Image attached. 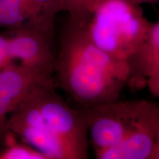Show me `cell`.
<instances>
[{"mask_svg": "<svg viewBox=\"0 0 159 159\" xmlns=\"http://www.w3.org/2000/svg\"><path fill=\"white\" fill-rule=\"evenodd\" d=\"M55 73L60 86L85 108L118 100L130 78L128 62L97 47L85 24L69 19L60 38Z\"/></svg>", "mask_w": 159, "mask_h": 159, "instance_id": "6da1fadb", "label": "cell"}, {"mask_svg": "<svg viewBox=\"0 0 159 159\" xmlns=\"http://www.w3.org/2000/svg\"><path fill=\"white\" fill-rule=\"evenodd\" d=\"M151 25L141 5L128 0H101L85 24L89 36L97 47L128 63Z\"/></svg>", "mask_w": 159, "mask_h": 159, "instance_id": "7a4b0ae2", "label": "cell"}, {"mask_svg": "<svg viewBox=\"0 0 159 159\" xmlns=\"http://www.w3.org/2000/svg\"><path fill=\"white\" fill-rule=\"evenodd\" d=\"M31 97L49 128L70 150L73 158H88V128L83 112L71 108L55 92V87L37 89Z\"/></svg>", "mask_w": 159, "mask_h": 159, "instance_id": "3957f363", "label": "cell"}, {"mask_svg": "<svg viewBox=\"0 0 159 159\" xmlns=\"http://www.w3.org/2000/svg\"><path fill=\"white\" fill-rule=\"evenodd\" d=\"M140 109L141 100L119 99L85 107L83 112L95 152L118 143L138 120Z\"/></svg>", "mask_w": 159, "mask_h": 159, "instance_id": "277c9868", "label": "cell"}, {"mask_svg": "<svg viewBox=\"0 0 159 159\" xmlns=\"http://www.w3.org/2000/svg\"><path fill=\"white\" fill-rule=\"evenodd\" d=\"M7 129L48 159H74L70 150L49 128L31 94L10 115Z\"/></svg>", "mask_w": 159, "mask_h": 159, "instance_id": "5b68a950", "label": "cell"}, {"mask_svg": "<svg viewBox=\"0 0 159 159\" xmlns=\"http://www.w3.org/2000/svg\"><path fill=\"white\" fill-rule=\"evenodd\" d=\"M52 75L13 63L0 70V145L7 133L10 115L35 91L55 87Z\"/></svg>", "mask_w": 159, "mask_h": 159, "instance_id": "8992f818", "label": "cell"}, {"mask_svg": "<svg viewBox=\"0 0 159 159\" xmlns=\"http://www.w3.org/2000/svg\"><path fill=\"white\" fill-rule=\"evenodd\" d=\"M7 35L13 61L44 74H54L57 55L52 48L54 35L31 27L11 30Z\"/></svg>", "mask_w": 159, "mask_h": 159, "instance_id": "52a82bcc", "label": "cell"}, {"mask_svg": "<svg viewBox=\"0 0 159 159\" xmlns=\"http://www.w3.org/2000/svg\"><path fill=\"white\" fill-rule=\"evenodd\" d=\"M155 136L146 110V100H141L140 115L133 128L118 143L95 152L99 159H150Z\"/></svg>", "mask_w": 159, "mask_h": 159, "instance_id": "ba28073f", "label": "cell"}, {"mask_svg": "<svg viewBox=\"0 0 159 159\" xmlns=\"http://www.w3.org/2000/svg\"><path fill=\"white\" fill-rule=\"evenodd\" d=\"M129 83L148 85L152 93L159 87V20L152 22L145 41L129 61Z\"/></svg>", "mask_w": 159, "mask_h": 159, "instance_id": "9c48e42d", "label": "cell"}, {"mask_svg": "<svg viewBox=\"0 0 159 159\" xmlns=\"http://www.w3.org/2000/svg\"><path fill=\"white\" fill-rule=\"evenodd\" d=\"M65 10V0H27L24 27L38 29L54 35L55 18Z\"/></svg>", "mask_w": 159, "mask_h": 159, "instance_id": "30bf717a", "label": "cell"}, {"mask_svg": "<svg viewBox=\"0 0 159 159\" xmlns=\"http://www.w3.org/2000/svg\"><path fill=\"white\" fill-rule=\"evenodd\" d=\"M0 159H48L44 154L27 143L20 142L16 135L7 131L0 150Z\"/></svg>", "mask_w": 159, "mask_h": 159, "instance_id": "8fae6325", "label": "cell"}, {"mask_svg": "<svg viewBox=\"0 0 159 159\" xmlns=\"http://www.w3.org/2000/svg\"><path fill=\"white\" fill-rule=\"evenodd\" d=\"M27 0H0V27L10 30L24 27Z\"/></svg>", "mask_w": 159, "mask_h": 159, "instance_id": "7c38bea8", "label": "cell"}, {"mask_svg": "<svg viewBox=\"0 0 159 159\" xmlns=\"http://www.w3.org/2000/svg\"><path fill=\"white\" fill-rule=\"evenodd\" d=\"M101 0H65V12L69 19L85 25L88 22L93 11Z\"/></svg>", "mask_w": 159, "mask_h": 159, "instance_id": "4fadbf2b", "label": "cell"}, {"mask_svg": "<svg viewBox=\"0 0 159 159\" xmlns=\"http://www.w3.org/2000/svg\"><path fill=\"white\" fill-rule=\"evenodd\" d=\"M146 110L155 136V144L150 159H159V107L146 101Z\"/></svg>", "mask_w": 159, "mask_h": 159, "instance_id": "5bb4252c", "label": "cell"}, {"mask_svg": "<svg viewBox=\"0 0 159 159\" xmlns=\"http://www.w3.org/2000/svg\"><path fill=\"white\" fill-rule=\"evenodd\" d=\"M14 63L10 55L8 48V35L0 34V70Z\"/></svg>", "mask_w": 159, "mask_h": 159, "instance_id": "9a60e30c", "label": "cell"}, {"mask_svg": "<svg viewBox=\"0 0 159 159\" xmlns=\"http://www.w3.org/2000/svg\"><path fill=\"white\" fill-rule=\"evenodd\" d=\"M128 1L135 4V5H142V4L148 3V2H152L157 1V0H128Z\"/></svg>", "mask_w": 159, "mask_h": 159, "instance_id": "2e32d148", "label": "cell"}, {"mask_svg": "<svg viewBox=\"0 0 159 159\" xmlns=\"http://www.w3.org/2000/svg\"><path fill=\"white\" fill-rule=\"evenodd\" d=\"M152 94L154 95L155 97H158V98H159V87L156 89V91H154V92L152 93Z\"/></svg>", "mask_w": 159, "mask_h": 159, "instance_id": "e0dca14e", "label": "cell"}]
</instances>
